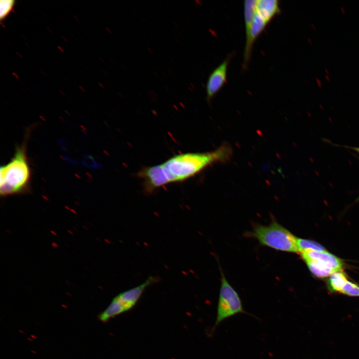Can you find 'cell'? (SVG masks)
Instances as JSON below:
<instances>
[{"instance_id": "6da1fadb", "label": "cell", "mask_w": 359, "mask_h": 359, "mask_svg": "<svg viewBox=\"0 0 359 359\" xmlns=\"http://www.w3.org/2000/svg\"><path fill=\"white\" fill-rule=\"evenodd\" d=\"M231 149L227 144L205 153H186L175 155L162 165L170 183L181 182L195 176L211 165L227 161Z\"/></svg>"}, {"instance_id": "7a4b0ae2", "label": "cell", "mask_w": 359, "mask_h": 359, "mask_svg": "<svg viewBox=\"0 0 359 359\" xmlns=\"http://www.w3.org/2000/svg\"><path fill=\"white\" fill-rule=\"evenodd\" d=\"M0 192L7 196L27 192L31 180L25 141L16 149L11 160L0 167Z\"/></svg>"}, {"instance_id": "3957f363", "label": "cell", "mask_w": 359, "mask_h": 359, "mask_svg": "<svg viewBox=\"0 0 359 359\" xmlns=\"http://www.w3.org/2000/svg\"><path fill=\"white\" fill-rule=\"evenodd\" d=\"M247 235L256 239L260 244L277 251L299 253L297 237L275 220L267 225H255Z\"/></svg>"}, {"instance_id": "277c9868", "label": "cell", "mask_w": 359, "mask_h": 359, "mask_svg": "<svg viewBox=\"0 0 359 359\" xmlns=\"http://www.w3.org/2000/svg\"><path fill=\"white\" fill-rule=\"evenodd\" d=\"M221 284L217 307L215 322L209 331L213 335L219 325L223 321L239 314H248L243 308L241 298L235 289L226 279L220 269Z\"/></svg>"}, {"instance_id": "5b68a950", "label": "cell", "mask_w": 359, "mask_h": 359, "mask_svg": "<svg viewBox=\"0 0 359 359\" xmlns=\"http://www.w3.org/2000/svg\"><path fill=\"white\" fill-rule=\"evenodd\" d=\"M137 176L143 180L144 191L147 193L170 183L162 164L142 168Z\"/></svg>"}, {"instance_id": "8992f818", "label": "cell", "mask_w": 359, "mask_h": 359, "mask_svg": "<svg viewBox=\"0 0 359 359\" xmlns=\"http://www.w3.org/2000/svg\"><path fill=\"white\" fill-rule=\"evenodd\" d=\"M232 54L228 55L209 74L206 84V99L210 102L226 82L227 70Z\"/></svg>"}, {"instance_id": "52a82bcc", "label": "cell", "mask_w": 359, "mask_h": 359, "mask_svg": "<svg viewBox=\"0 0 359 359\" xmlns=\"http://www.w3.org/2000/svg\"><path fill=\"white\" fill-rule=\"evenodd\" d=\"M159 281L160 278L159 277L150 276L141 284L122 292L116 296L115 298L128 311L135 306L148 287L159 282Z\"/></svg>"}, {"instance_id": "ba28073f", "label": "cell", "mask_w": 359, "mask_h": 359, "mask_svg": "<svg viewBox=\"0 0 359 359\" xmlns=\"http://www.w3.org/2000/svg\"><path fill=\"white\" fill-rule=\"evenodd\" d=\"M304 260L310 259L324 263L337 271L342 270L341 260L327 251L306 250L300 253Z\"/></svg>"}, {"instance_id": "9c48e42d", "label": "cell", "mask_w": 359, "mask_h": 359, "mask_svg": "<svg viewBox=\"0 0 359 359\" xmlns=\"http://www.w3.org/2000/svg\"><path fill=\"white\" fill-rule=\"evenodd\" d=\"M280 11L277 0H256L255 12L268 22Z\"/></svg>"}, {"instance_id": "30bf717a", "label": "cell", "mask_w": 359, "mask_h": 359, "mask_svg": "<svg viewBox=\"0 0 359 359\" xmlns=\"http://www.w3.org/2000/svg\"><path fill=\"white\" fill-rule=\"evenodd\" d=\"M126 312L127 311L124 307L115 297L107 308L99 314L98 318L101 322H106L110 319Z\"/></svg>"}, {"instance_id": "8fae6325", "label": "cell", "mask_w": 359, "mask_h": 359, "mask_svg": "<svg viewBox=\"0 0 359 359\" xmlns=\"http://www.w3.org/2000/svg\"><path fill=\"white\" fill-rule=\"evenodd\" d=\"M304 261L310 271L318 277H326L337 272L335 270L322 262L310 259H305Z\"/></svg>"}, {"instance_id": "7c38bea8", "label": "cell", "mask_w": 359, "mask_h": 359, "mask_svg": "<svg viewBox=\"0 0 359 359\" xmlns=\"http://www.w3.org/2000/svg\"><path fill=\"white\" fill-rule=\"evenodd\" d=\"M347 281L345 275L340 271H337L330 276V287L332 291L341 292Z\"/></svg>"}, {"instance_id": "4fadbf2b", "label": "cell", "mask_w": 359, "mask_h": 359, "mask_svg": "<svg viewBox=\"0 0 359 359\" xmlns=\"http://www.w3.org/2000/svg\"><path fill=\"white\" fill-rule=\"evenodd\" d=\"M296 244L299 250V253L306 250L325 251L323 246L312 240L297 237Z\"/></svg>"}, {"instance_id": "5bb4252c", "label": "cell", "mask_w": 359, "mask_h": 359, "mask_svg": "<svg viewBox=\"0 0 359 359\" xmlns=\"http://www.w3.org/2000/svg\"><path fill=\"white\" fill-rule=\"evenodd\" d=\"M14 0H1L0 1V18L2 21L11 12L15 4Z\"/></svg>"}, {"instance_id": "9a60e30c", "label": "cell", "mask_w": 359, "mask_h": 359, "mask_svg": "<svg viewBox=\"0 0 359 359\" xmlns=\"http://www.w3.org/2000/svg\"><path fill=\"white\" fill-rule=\"evenodd\" d=\"M341 293L352 296H359V286L347 281L345 284Z\"/></svg>"}, {"instance_id": "2e32d148", "label": "cell", "mask_w": 359, "mask_h": 359, "mask_svg": "<svg viewBox=\"0 0 359 359\" xmlns=\"http://www.w3.org/2000/svg\"><path fill=\"white\" fill-rule=\"evenodd\" d=\"M316 80L317 83H318V86H319L320 87H321V86H322V82H321V80H320V79H319L318 78H316Z\"/></svg>"}, {"instance_id": "e0dca14e", "label": "cell", "mask_w": 359, "mask_h": 359, "mask_svg": "<svg viewBox=\"0 0 359 359\" xmlns=\"http://www.w3.org/2000/svg\"><path fill=\"white\" fill-rule=\"evenodd\" d=\"M352 149H354V150L358 152L359 153V147H358V148H352Z\"/></svg>"}, {"instance_id": "ac0fdd59", "label": "cell", "mask_w": 359, "mask_h": 359, "mask_svg": "<svg viewBox=\"0 0 359 359\" xmlns=\"http://www.w3.org/2000/svg\"><path fill=\"white\" fill-rule=\"evenodd\" d=\"M326 78H327V79L328 81L330 80V78H329V76H328V75H326Z\"/></svg>"}, {"instance_id": "d6986e66", "label": "cell", "mask_w": 359, "mask_h": 359, "mask_svg": "<svg viewBox=\"0 0 359 359\" xmlns=\"http://www.w3.org/2000/svg\"><path fill=\"white\" fill-rule=\"evenodd\" d=\"M341 9L342 10V11H343L344 13L345 12L344 10V9L343 8V7H341Z\"/></svg>"}, {"instance_id": "ffe728a7", "label": "cell", "mask_w": 359, "mask_h": 359, "mask_svg": "<svg viewBox=\"0 0 359 359\" xmlns=\"http://www.w3.org/2000/svg\"><path fill=\"white\" fill-rule=\"evenodd\" d=\"M325 70L326 71V73H329V71H328V69H325Z\"/></svg>"}, {"instance_id": "44dd1931", "label": "cell", "mask_w": 359, "mask_h": 359, "mask_svg": "<svg viewBox=\"0 0 359 359\" xmlns=\"http://www.w3.org/2000/svg\"><path fill=\"white\" fill-rule=\"evenodd\" d=\"M357 200H359V196L358 198H357Z\"/></svg>"}]
</instances>
